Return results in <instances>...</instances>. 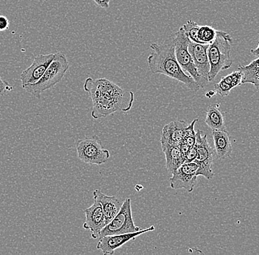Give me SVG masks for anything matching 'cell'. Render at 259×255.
<instances>
[{"label": "cell", "mask_w": 259, "mask_h": 255, "mask_svg": "<svg viewBox=\"0 0 259 255\" xmlns=\"http://www.w3.org/2000/svg\"><path fill=\"white\" fill-rule=\"evenodd\" d=\"M197 165L194 162L184 163L171 173L170 187L174 190L185 189L189 193L193 191L197 183Z\"/></svg>", "instance_id": "obj_9"}, {"label": "cell", "mask_w": 259, "mask_h": 255, "mask_svg": "<svg viewBox=\"0 0 259 255\" xmlns=\"http://www.w3.org/2000/svg\"><path fill=\"white\" fill-rule=\"evenodd\" d=\"M214 89L216 93L221 96H227L230 94L231 90L233 89L231 85L227 84L223 79H221L218 83L215 84Z\"/></svg>", "instance_id": "obj_22"}, {"label": "cell", "mask_w": 259, "mask_h": 255, "mask_svg": "<svg viewBox=\"0 0 259 255\" xmlns=\"http://www.w3.org/2000/svg\"><path fill=\"white\" fill-rule=\"evenodd\" d=\"M153 53L147 58V65L153 74H162L186 85L191 91L200 89L192 77L181 69L175 54V37L169 36L162 43H153Z\"/></svg>", "instance_id": "obj_2"}, {"label": "cell", "mask_w": 259, "mask_h": 255, "mask_svg": "<svg viewBox=\"0 0 259 255\" xmlns=\"http://www.w3.org/2000/svg\"><path fill=\"white\" fill-rule=\"evenodd\" d=\"M93 196L94 199L97 200L101 204L106 226L119 213L123 201L116 196H107L99 189L94 190Z\"/></svg>", "instance_id": "obj_15"}, {"label": "cell", "mask_w": 259, "mask_h": 255, "mask_svg": "<svg viewBox=\"0 0 259 255\" xmlns=\"http://www.w3.org/2000/svg\"><path fill=\"white\" fill-rule=\"evenodd\" d=\"M232 43L233 39L229 34L217 31L216 38L208 45L207 51L210 64L208 81H213L220 72L229 69L233 65L231 56Z\"/></svg>", "instance_id": "obj_3"}, {"label": "cell", "mask_w": 259, "mask_h": 255, "mask_svg": "<svg viewBox=\"0 0 259 255\" xmlns=\"http://www.w3.org/2000/svg\"><path fill=\"white\" fill-rule=\"evenodd\" d=\"M179 147L180 149H181V153H182L183 156H186V153L189 151V148H191L183 141L181 142V144L179 145Z\"/></svg>", "instance_id": "obj_28"}, {"label": "cell", "mask_w": 259, "mask_h": 255, "mask_svg": "<svg viewBox=\"0 0 259 255\" xmlns=\"http://www.w3.org/2000/svg\"><path fill=\"white\" fill-rule=\"evenodd\" d=\"M216 94V91H209L208 92H207L206 93H205V96H206L207 98H208V99H210V98L213 97V96H214Z\"/></svg>", "instance_id": "obj_30"}, {"label": "cell", "mask_w": 259, "mask_h": 255, "mask_svg": "<svg viewBox=\"0 0 259 255\" xmlns=\"http://www.w3.org/2000/svg\"><path fill=\"white\" fill-rule=\"evenodd\" d=\"M93 205L84 210L85 221L82 227L85 230H90L92 238L97 239L100 232L105 227L104 214L101 204L96 199Z\"/></svg>", "instance_id": "obj_12"}, {"label": "cell", "mask_w": 259, "mask_h": 255, "mask_svg": "<svg viewBox=\"0 0 259 255\" xmlns=\"http://www.w3.org/2000/svg\"><path fill=\"white\" fill-rule=\"evenodd\" d=\"M218 103L210 105L208 108L205 122L212 130H226L225 118Z\"/></svg>", "instance_id": "obj_18"}, {"label": "cell", "mask_w": 259, "mask_h": 255, "mask_svg": "<svg viewBox=\"0 0 259 255\" xmlns=\"http://www.w3.org/2000/svg\"><path fill=\"white\" fill-rule=\"evenodd\" d=\"M163 152L166 158V167L169 173L171 174L175 170L184 164V156L181 153L179 146H161Z\"/></svg>", "instance_id": "obj_17"}, {"label": "cell", "mask_w": 259, "mask_h": 255, "mask_svg": "<svg viewBox=\"0 0 259 255\" xmlns=\"http://www.w3.org/2000/svg\"><path fill=\"white\" fill-rule=\"evenodd\" d=\"M83 88L92 100V116L95 119L106 117L118 111L127 112L135 99L134 92L124 91L105 78L94 80L89 77Z\"/></svg>", "instance_id": "obj_1"}, {"label": "cell", "mask_w": 259, "mask_h": 255, "mask_svg": "<svg viewBox=\"0 0 259 255\" xmlns=\"http://www.w3.org/2000/svg\"><path fill=\"white\" fill-rule=\"evenodd\" d=\"M75 143L77 157L85 164L100 166L106 164L111 156L110 151L103 148L97 135L77 140Z\"/></svg>", "instance_id": "obj_6"}, {"label": "cell", "mask_w": 259, "mask_h": 255, "mask_svg": "<svg viewBox=\"0 0 259 255\" xmlns=\"http://www.w3.org/2000/svg\"><path fill=\"white\" fill-rule=\"evenodd\" d=\"M69 68V61L64 53H57L41 78L35 83L26 85L23 88L38 99L42 93L53 88L62 80Z\"/></svg>", "instance_id": "obj_4"}, {"label": "cell", "mask_w": 259, "mask_h": 255, "mask_svg": "<svg viewBox=\"0 0 259 255\" xmlns=\"http://www.w3.org/2000/svg\"><path fill=\"white\" fill-rule=\"evenodd\" d=\"M208 45L209 44L194 43L189 40V46H188L197 72L202 78L208 81L210 71L209 61H208V53H207Z\"/></svg>", "instance_id": "obj_13"}, {"label": "cell", "mask_w": 259, "mask_h": 255, "mask_svg": "<svg viewBox=\"0 0 259 255\" xmlns=\"http://www.w3.org/2000/svg\"><path fill=\"white\" fill-rule=\"evenodd\" d=\"M13 88L12 85H10L0 76V96H4L8 92L12 91Z\"/></svg>", "instance_id": "obj_24"}, {"label": "cell", "mask_w": 259, "mask_h": 255, "mask_svg": "<svg viewBox=\"0 0 259 255\" xmlns=\"http://www.w3.org/2000/svg\"><path fill=\"white\" fill-rule=\"evenodd\" d=\"M238 70L242 74V85L250 83L255 86L256 90L259 88V58H255L247 66L239 65Z\"/></svg>", "instance_id": "obj_19"}, {"label": "cell", "mask_w": 259, "mask_h": 255, "mask_svg": "<svg viewBox=\"0 0 259 255\" xmlns=\"http://www.w3.org/2000/svg\"><path fill=\"white\" fill-rule=\"evenodd\" d=\"M194 146L197 148V157L194 162L197 165V176H202L207 180L213 178L214 174L212 170L215 151L210 147L206 134L202 130L196 132V142Z\"/></svg>", "instance_id": "obj_8"}, {"label": "cell", "mask_w": 259, "mask_h": 255, "mask_svg": "<svg viewBox=\"0 0 259 255\" xmlns=\"http://www.w3.org/2000/svg\"><path fill=\"white\" fill-rule=\"evenodd\" d=\"M218 30L208 25L200 26L198 30V38L202 44H210L216 38Z\"/></svg>", "instance_id": "obj_21"}, {"label": "cell", "mask_w": 259, "mask_h": 255, "mask_svg": "<svg viewBox=\"0 0 259 255\" xmlns=\"http://www.w3.org/2000/svg\"><path fill=\"white\" fill-rule=\"evenodd\" d=\"M231 76V86L233 88L242 85V74L240 71H234L230 74Z\"/></svg>", "instance_id": "obj_23"}, {"label": "cell", "mask_w": 259, "mask_h": 255, "mask_svg": "<svg viewBox=\"0 0 259 255\" xmlns=\"http://www.w3.org/2000/svg\"><path fill=\"white\" fill-rule=\"evenodd\" d=\"M200 27V26L194 21L189 20L183 25L182 28L184 30L186 36L191 41L194 42V43H202L198 38V30Z\"/></svg>", "instance_id": "obj_20"}, {"label": "cell", "mask_w": 259, "mask_h": 255, "mask_svg": "<svg viewBox=\"0 0 259 255\" xmlns=\"http://www.w3.org/2000/svg\"><path fill=\"white\" fill-rule=\"evenodd\" d=\"M212 137L214 142L215 153L220 160L231 157L233 148L231 138L227 130H213Z\"/></svg>", "instance_id": "obj_16"}, {"label": "cell", "mask_w": 259, "mask_h": 255, "mask_svg": "<svg viewBox=\"0 0 259 255\" xmlns=\"http://www.w3.org/2000/svg\"><path fill=\"white\" fill-rule=\"evenodd\" d=\"M142 229L134 224L131 208V199L126 198L123 201L119 213L101 230L99 238L106 235H119V234L131 233L138 232Z\"/></svg>", "instance_id": "obj_7"}, {"label": "cell", "mask_w": 259, "mask_h": 255, "mask_svg": "<svg viewBox=\"0 0 259 255\" xmlns=\"http://www.w3.org/2000/svg\"><path fill=\"white\" fill-rule=\"evenodd\" d=\"M154 226H150L149 228L144 229L138 232L131 233L119 234V235H106L100 238L97 245V248L103 252V254L112 255L114 254L115 250L120 248L123 245L130 241L135 240L139 235L146 232H153L155 230Z\"/></svg>", "instance_id": "obj_10"}, {"label": "cell", "mask_w": 259, "mask_h": 255, "mask_svg": "<svg viewBox=\"0 0 259 255\" xmlns=\"http://www.w3.org/2000/svg\"><path fill=\"white\" fill-rule=\"evenodd\" d=\"M189 39L186 36L182 27L178 30L175 37V54L178 64L184 72L189 73V75L197 82L200 88H204L208 84V80L202 78L199 74L193 62L192 56L189 53Z\"/></svg>", "instance_id": "obj_5"}, {"label": "cell", "mask_w": 259, "mask_h": 255, "mask_svg": "<svg viewBox=\"0 0 259 255\" xmlns=\"http://www.w3.org/2000/svg\"><path fill=\"white\" fill-rule=\"evenodd\" d=\"M197 148L195 146H192V147L189 148V151L184 156V162H194V160L196 159V157H197Z\"/></svg>", "instance_id": "obj_25"}, {"label": "cell", "mask_w": 259, "mask_h": 255, "mask_svg": "<svg viewBox=\"0 0 259 255\" xmlns=\"http://www.w3.org/2000/svg\"><path fill=\"white\" fill-rule=\"evenodd\" d=\"M250 53L253 55L256 58H259V45L257 46V47L255 49H252L250 50Z\"/></svg>", "instance_id": "obj_29"}, {"label": "cell", "mask_w": 259, "mask_h": 255, "mask_svg": "<svg viewBox=\"0 0 259 255\" xmlns=\"http://www.w3.org/2000/svg\"><path fill=\"white\" fill-rule=\"evenodd\" d=\"M55 54L39 55L35 56L31 66L21 74L20 80L22 82V86L35 83L41 78L45 71L47 70L49 65L51 64Z\"/></svg>", "instance_id": "obj_11"}, {"label": "cell", "mask_w": 259, "mask_h": 255, "mask_svg": "<svg viewBox=\"0 0 259 255\" xmlns=\"http://www.w3.org/2000/svg\"><path fill=\"white\" fill-rule=\"evenodd\" d=\"M9 27V20L5 16L0 15V31H5Z\"/></svg>", "instance_id": "obj_26"}, {"label": "cell", "mask_w": 259, "mask_h": 255, "mask_svg": "<svg viewBox=\"0 0 259 255\" xmlns=\"http://www.w3.org/2000/svg\"><path fill=\"white\" fill-rule=\"evenodd\" d=\"M189 124L185 121L176 120L166 124L161 134V146H179L184 140L185 130Z\"/></svg>", "instance_id": "obj_14"}, {"label": "cell", "mask_w": 259, "mask_h": 255, "mask_svg": "<svg viewBox=\"0 0 259 255\" xmlns=\"http://www.w3.org/2000/svg\"><path fill=\"white\" fill-rule=\"evenodd\" d=\"M95 4L101 9H108L110 6V0H94Z\"/></svg>", "instance_id": "obj_27"}]
</instances>
